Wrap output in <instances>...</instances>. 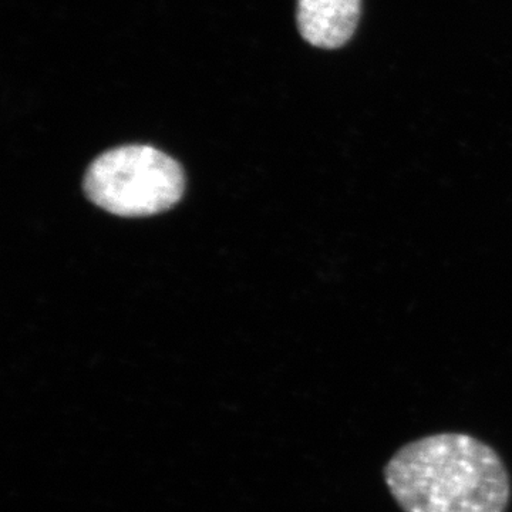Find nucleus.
Masks as SVG:
<instances>
[{
  "label": "nucleus",
  "instance_id": "nucleus-1",
  "mask_svg": "<svg viewBox=\"0 0 512 512\" xmlns=\"http://www.w3.org/2000/svg\"><path fill=\"white\" fill-rule=\"evenodd\" d=\"M384 481L403 512H505L511 500L503 460L468 434L406 444L384 468Z\"/></svg>",
  "mask_w": 512,
  "mask_h": 512
},
{
  "label": "nucleus",
  "instance_id": "nucleus-2",
  "mask_svg": "<svg viewBox=\"0 0 512 512\" xmlns=\"http://www.w3.org/2000/svg\"><path fill=\"white\" fill-rule=\"evenodd\" d=\"M181 165L157 148L124 146L101 154L84 177L87 197L119 217H148L173 208L183 197Z\"/></svg>",
  "mask_w": 512,
  "mask_h": 512
},
{
  "label": "nucleus",
  "instance_id": "nucleus-3",
  "mask_svg": "<svg viewBox=\"0 0 512 512\" xmlns=\"http://www.w3.org/2000/svg\"><path fill=\"white\" fill-rule=\"evenodd\" d=\"M362 0H298L299 32L320 49H338L353 36Z\"/></svg>",
  "mask_w": 512,
  "mask_h": 512
}]
</instances>
